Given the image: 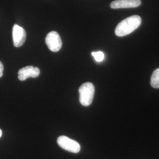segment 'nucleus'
<instances>
[{
  "label": "nucleus",
  "instance_id": "8",
  "mask_svg": "<svg viewBox=\"0 0 159 159\" xmlns=\"http://www.w3.org/2000/svg\"><path fill=\"white\" fill-rule=\"evenodd\" d=\"M151 85L155 89L159 88V68L154 71L151 77Z\"/></svg>",
  "mask_w": 159,
  "mask_h": 159
},
{
  "label": "nucleus",
  "instance_id": "7",
  "mask_svg": "<svg viewBox=\"0 0 159 159\" xmlns=\"http://www.w3.org/2000/svg\"><path fill=\"white\" fill-rule=\"evenodd\" d=\"M141 4V0H115L111 3L110 7L113 9L136 8Z\"/></svg>",
  "mask_w": 159,
  "mask_h": 159
},
{
  "label": "nucleus",
  "instance_id": "2",
  "mask_svg": "<svg viewBox=\"0 0 159 159\" xmlns=\"http://www.w3.org/2000/svg\"><path fill=\"white\" fill-rule=\"evenodd\" d=\"M95 88L90 82L85 83L79 88L80 102L84 106H89L93 102Z\"/></svg>",
  "mask_w": 159,
  "mask_h": 159
},
{
  "label": "nucleus",
  "instance_id": "3",
  "mask_svg": "<svg viewBox=\"0 0 159 159\" xmlns=\"http://www.w3.org/2000/svg\"><path fill=\"white\" fill-rule=\"evenodd\" d=\"M57 143L64 150L73 153H77L80 151L79 143L65 136H60L57 139Z\"/></svg>",
  "mask_w": 159,
  "mask_h": 159
},
{
  "label": "nucleus",
  "instance_id": "1",
  "mask_svg": "<svg viewBox=\"0 0 159 159\" xmlns=\"http://www.w3.org/2000/svg\"><path fill=\"white\" fill-rule=\"evenodd\" d=\"M142 18L139 16H133L125 18L117 25L115 34L118 37H124L131 34L139 27Z\"/></svg>",
  "mask_w": 159,
  "mask_h": 159
},
{
  "label": "nucleus",
  "instance_id": "4",
  "mask_svg": "<svg viewBox=\"0 0 159 159\" xmlns=\"http://www.w3.org/2000/svg\"><path fill=\"white\" fill-rule=\"evenodd\" d=\"M46 43L49 50L52 52L60 51L63 45L60 36L56 31H51L47 34Z\"/></svg>",
  "mask_w": 159,
  "mask_h": 159
},
{
  "label": "nucleus",
  "instance_id": "6",
  "mask_svg": "<svg viewBox=\"0 0 159 159\" xmlns=\"http://www.w3.org/2000/svg\"><path fill=\"white\" fill-rule=\"evenodd\" d=\"M40 70L38 67L30 66L21 68L18 73V79L24 81L29 78H36L39 76Z\"/></svg>",
  "mask_w": 159,
  "mask_h": 159
},
{
  "label": "nucleus",
  "instance_id": "10",
  "mask_svg": "<svg viewBox=\"0 0 159 159\" xmlns=\"http://www.w3.org/2000/svg\"><path fill=\"white\" fill-rule=\"evenodd\" d=\"M3 71H4V66L2 63L0 61V78L3 75Z\"/></svg>",
  "mask_w": 159,
  "mask_h": 159
},
{
  "label": "nucleus",
  "instance_id": "11",
  "mask_svg": "<svg viewBox=\"0 0 159 159\" xmlns=\"http://www.w3.org/2000/svg\"><path fill=\"white\" fill-rule=\"evenodd\" d=\"M2 130L0 129V137L2 136Z\"/></svg>",
  "mask_w": 159,
  "mask_h": 159
},
{
  "label": "nucleus",
  "instance_id": "9",
  "mask_svg": "<svg viewBox=\"0 0 159 159\" xmlns=\"http://www.w3.org/2000/svg\"><path fill=\"white\" fill-rule=\"evenodd\" d=\"M91 55L97 62H102L104 58V54L102 51H96V52H92Z\"/></svg>",
  "mask_w": 159,
  "mask_h": 159
},
{
  "label": "nucleus",
  "instance_id": "5",
  "mask_svg": "<svg viewBox=\"0 0 159 159\" xmlns=\"http://www.w3.org/2000/svg\"><path fill=\"white\" fill-rule=\"evenodd\" d=\"M26 32L23 27L15 24L12 29V40L16 47H21L26 40Z\"/></svg>",
  "mask_w": 159,
  "mask_h": 159
}]
</instances>
